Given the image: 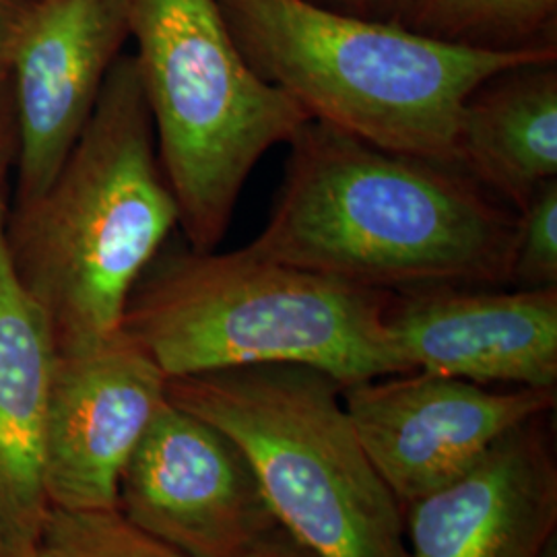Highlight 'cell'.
<instances>
[{
  "label": "cell",
  "mask_w": 557,
  "mask_h": 557,
  "mask_svg": "<svg viewBox=\"0 0 557 557\" xmlns=\"http://www.w3.org/2000/svg\"><path fill=\"white\" fill-rule=\"evenodd\" d=\"M386 299L388 292L267 259L248 246L161 248L128 298L122 331L168 380L292 363L349 386L409 372L386 329Z\"/></svg>",
  "instance_id": "cell-3"
},
{
  "label": "cell",
  "mask_w": 557,
  "mask_h": 557,
  "mask_svg": "<svg viewBox=\"0 0 557 557\" xmlns=\"http://www.w3.org/2000/svg\"><path fill=\"white\" fill-rule=\"evenodd\" d=\"M359 442L400 506L473 469L496 444L556 405V388L494 391L403 372L343 386Z\"/></svg>",
  "instance_id": "cell-7"
},
{
  "label": "cell",
  "mask_w": 557,
  "mask_h": 557,
  "mask_svg": "<svg viewBox=\"0 0 557 557\" xmlns=\"http://www.w3.org/2000/svg\"><path fill=\"white\" fill-rule=\"evenodd\" d=\"M510 287H557V180L518 211Z\"/></svg>",
  "instance_id": "cell-17"
},
{
  "label": "cell",
  "mask_w": 557,
  "mask_h": 557,
  "mask_svg": "<svg viewBox=\"0 0 557 557\" xmlns=\"http://www.w3.org/2000/svg\"><path fill=\"white\" fill-rule=\"evenodd\" d=\"M9 197L0 193V557L34 556L50 504L44 428L57 343L4 248Z\"/></svg>",
  "instance_id": "cell-13"
},
{
  "label": "cell",
  "mask_w": 557,
  "mask_h": 557,
  "mask_svg": "<svg viewBox=\"0 0 557 557\" xmlns=\"http://www.w3.org/2000/svg\"><path fill=\"white\" fill-rule=\"evenodd\" d=\"M29 557H50V556H48V554H46V552H44V547H41V545H40V549H38V552H36V554H34V556H29Z\"/></svg>",
  "instance_id": "cell-23"
},
{
  "label": "cell",
  "mask_w": 557,
  "mask_h": 557,
  "mask_svg": "<svg viewBox=\"0 0 557 557\" xmlns=\"http://www.w3.org/2000/svg\"><path fill=\"white\" fill-rule=\"evenodd\" d=\"M287 145L283 184L250 250L376 292L510 285L518 211L462 170L319 120Z\"/></svg>",
  "instance_id": "cell-1"
},
{
  "label": "cell",
  "mask_w": 557,
  "mask_h": 557,
  "mask_svg": "<svg viewBox=\"0 0 557 557\" xmlns=\"http://www.w3.org/2000/svg\"><path fill=\"white\" fill-rule=\"evenodd\" d=\"M541 557H557V537L549 541V545L545 547V552L541 554Z\"/></svg>",
  "instance_id": "cell-22"
},
{
  "label": "cell",
  "mask_w": 557,
  "mask_h": 557,
  "mask_svg": "<svg viewBox=\"0 0 557 557\" xmlns=\"http://www.w3.org/2000/svg\"><path fill=\"white\" fill-rule=\"evenodd\" d=\"M322 7L329 9H337V11H345V13H354V15H363L370 0H312Z\"/></svg>",
  "instance_id": "cell-21"
},
{
  "label": "cell",
  "mask_w": 557,
  "mask_h": 557,
  "mask_svg": "<svg viewBox=\"0 0 557 557\" xmlns=\"http://www.w3.org/2000/svg\"><path fill=\"white\" fill-rule=\"evenodd\" d=\"M458 165L515 211L557 180V60L502 71L471 91Z\"/></svg>",
  "instance_id": "cell-14"
},
{
  "label": "cell",
  "mask_w": 557,
  "mask_h": 557,
  "mask_svg": "<svg viewBox=\"0 0 557 557\" xmlns=\"http://www.w3.org/2000/svg\"><path fill=\"white\" fill-rule=\"evenodd\" d=\"M539 419L405 506V557H541L557 537V469Z\"/></svg>",
  "instance_id": "cell-12"
},
{
  "label": "cell",
  "mask_w": 557,
  "mask_h": 557,
  "mask_svg": "<svg viewBox=\"0 0 557 557\" xmlns=\"http://www.w3.org/2000/svg\"><path fill=\"white\" fill-rule=\"evenodd\" d=\"M20 158V124L9 71H0V193H7L9 176Z\"/></svg>",
  "instance_id": "cell-18"
},
{
  "label": "cell",
  "mask_w": 557,
  "mask_h": 557,
  "mask_svg": "<svg viewBox=\"0 0 557 557\" xmlns=\"http://www.w3.org/2000/svg\"><path fill=\"white\" fill-rule=\"evenodd\" d=\"M41 0H0V71H9Z\"/></svg>",
  "instance_id": "cell-19"
},
{
  "label": "cell",
  "mask_w": 557,
  "mask_h": 557,
  "mask_svg": "<svg viewBox=\"0 0 557 557\" xmlns=\"http://www.w3.org/2000/svg\"><path fill=\"white\" fill-rule=\"evenodd\" d=\"M178 223L137 64L120 54L57 176L7 207V259L59 354L119 335L137 281Z\"/></svg>",
  "instance_id": "cell-2"
},
{
  "label": "cell",
  "mask_w": 557,
  "mask_h": 557,
  "mask_svg": "<svg viewBox=\"0 0 557 557\" xmlns=\"http://www.w3.org/2000/svg\"><path fill=\"white\" fill-rule=\"evenodd\" d=\"M41 547L50 557H186L112 510L50 508Z\"/></svg>",
  "instance_id": "cell-16"
},
{
  "label": "cell",
  "mask_w": 557,
  "mask_h": 557,
  "mask_svg": "<svg viewBox=\"0 0 557 557\" xmlns=\"http://www.w3.org/2000/svg\"><path fill=\"white\" fill-rule=\"evenodd\" d=\"M186 246L218 250L246 180L310 116L242 54L218 0H124Z\"/></svg>",
  "instance_id": "cell-6"
},
{
  "label": "cell",
  "mask_w": 557,
  "mask_h": 557,
  "mask_svg": "<svg viewBox=\"0 0 557 557\" xmlns=\"http://www.w3.org/2000/svg\"><path fill=\"white\" fill-rule=\"evenodd\" d=\"M168 400L234 440L278 527L320 557H405L397 498L343 403L338 380L267 363L168 380Z\"/></svg>",
  "instance_id": "cell-5"
},
{
  "label": "cell",
  "mask_w": 557,
  "mask_h": 557,
  "mask_svg": "<svg viewBox=\"0 0 557 557\" xmlns=\"http://www.w3.org/2000/svg\"><path fill=\"white\" fill-rule=\"evenodd\" d=\"M119 510L186 557H238L277 527L236 442L170 400L122 471Z\"/></svg>",
  "instance_id": "cell-8"
},
{
  "label": "cell",
  "mask_w": 557,
  "mask_h": 557,
  "mask_svg": "<svg viewBox=\"0 0 557 557\" xmlns=\"http://www.w3.org/2000/svg\"><path fill=\"white\" fill-rule=\"evenodd\" d=\"M384 320L409 372L483 386L556 388L557 287L388 292Z\"/></svg>",
  "instance_id": "cell-10"
},
{
  "label": "cell",
  "mask_w": 557,
  "mask_h": 557,
  "mask_svg": "<svg viewBox=\"0 0 557 557\" xmlns=\"http://www.w3.org/2000/svg\"><path fill=\"white\" fill-rule=\"evenodd\" d=\"M238 557H320L308 549L298 539L292 537L281 527H273L255 543H250Z\"/></svg>",
  "instance_id": "cell-20"
},
{
  "label": "cell",
  "mask_w": 557,
  "mask_h": 557,
  "mask_svg": "<svg viewBox=\"0 0 557 557\" xmlns=\"http://www.w3.org/2000/svg\"><path fill=\"white\" fill-rule=\"evenodd\" d=\"M218 2L250 66L310 119L458 170V122L471 91L502 71L557 60V48H460L312 0Z\"/></svg>",
  "instance_id": "cell-4"
},
{
  "label": "cell",
  "mask_w": 557,
  "mask_h": 557,
  "mask_svg": "<svg viewBox=\"0 0 557 557\" xmlns=\"http://www.w3.org/2000/svg\"><path fill=\"white\" fill-rule=\"evenodd\" d=\"M363 17L473 50L557 48V0H370Z\"/></svg>",
  "instance_id": "cell-15"
},
{
  "label": "cell",
  "mask_w": 557,
  "mask_h": 557,
  "mask_svg": "<svg viewBox=\"0 0 557 557\" xmlns=\"http://www.w3.org/2000/svg\"><path fill=\"white\" fill-rule=\"evenodd\" d=\"M126 40L124 0H41L9 69L20 124L11 202L57 176Z\"/></svg>",
  "instance_id": "cell-11"
},
{
  "label": "cell",
  "mask_w": 557,
  "mask_h": 557,
  "mask_svg": "<svg viewBox=\"0 0 557 557\" xmlns=\"http://www.w3.org/2000/svg\"><path fill=\"white\" fill-rule=\"evenodd\" d=\"M165 400V374L124 331L89 349L57 351L44 428L50 508H119L122 471Z\"/></svg>",
  "instance_id": "cell-9"
}]
</instances>
